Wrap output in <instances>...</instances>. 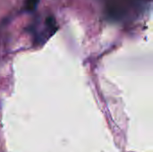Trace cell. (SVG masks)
<instances>
[{"mask_svg":"<svg viewBox=\"0 0 153 152\" xmlns=\"http://www.w3.org/2000/svg\"><path fill=\"white\" fill-rule=\"evenodd\" d=\"M39 0H26L25 2V8L27 11H33L34 9H36L38 4H39Z\"/></svg>","mask_w":153,"mask_h":152,"instance_id":"6da1fadb","label":"cell"}]
</instances>
